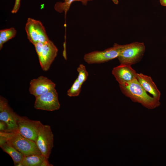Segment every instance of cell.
<instances>
[{
    "label": "cell",
    "instance_id": "obj_1",
    "mask_svg": "<svg viewBox=\"0 0 166 166\" xmlns=\"http://www.w3.org/2000/svg\"><path fill=\"white\" fill-rule=\"evenodd\" d=\"M119 85L122 93L134 102L140 103L148 109H155L160 105V100L148 94L137 79Z\"/></svg>",
    "mask_w": 166,
    "mask_h": 166
},
{
    "label": "cell",
    "instance_id": "obj_2",
    "mask_svg": "<svg viewBox=\"0 0 166 166\" xmlns=\"http://www.w3.org/2000/svg\"><path fill=\"white\" fill-rule=\"evenodd\" d=\"M0 137L24 156L42 154L35 142L25 137L18 131L0 132Z\"/></svg>",
    "mask_w": 166,
    "mask_h": 166
},
{
    "label": "cell",
    "instance_id": "obj_3",
    "mask_svg": "<svg viewBox=\"0 0 166 166\" xmlns=\"http://www.w3.org/2000/svg\"><path fill=\"white\" fill-rule=\"evenodd\" d=\"M34 45L42 69L47 71L57 56V47L50 40L45 43L38 42Z\"/></svg>",
    "mask_w": 166,
    "mask_h": 166
},
{
    "label": "cell",
    "instance_id": "obj_4",
    "mask_svg": "<svg viewBox=\"0 0 166 166\" xmlns=\"http://www.w3.org/2000/svg\"><path fill=\"white\" fill-rule=\"evenodd\" d=\"M145 49L143 42H136L124 45L123 49L117 58L121 64L131 65L140 60Z\"/></svg>",
    "mask_w": 166,
    "mask_h": 166
},
{
    "label": "cell",
    "instance_id": "obj_5",
    "mask_svg": "<svg viewBox=\"0 0 166 166\" xmlns=\"http://www.w3.org/2000/svg\"><path fill=\"white\" fill-rule=\"evenodd\" d=\"M124 45L115 43L113 47L103 51H94L85 54L84 60L89 64H100L117 58Z\"/></svg>",
    "mask_w": 166,
    "mask_h": 166
},
{
    "label": "cell",
    "instance_id": "obj_6",
    "mask_svg": "<svg viewBox=\"0 0 166 166\" xmlns=\"http://www.w3.org/2000/svg\"><path fill=\"white\" fill-rule=\"evenodd\" d=\"M28 39L34 45L38 42H45L50 40L42 22L28 18L25 27Z\"/></svg>",
    "mask_w": 166,
    "mask_h": 166
},
{
    "label": "cell",
    "instance_id": "obj_7",
    "mask_svg": "<svg viewBox=\"0 0 166 166\" xmlns=\"http://www.w3.org/2000/svg\"><path fill=\"white\" fill-rule=\"evenodd\" d=\"M53 140L50 126L42 124L39 128L35 143L42 154L48 159L53 146Z\"/></svg>",
    "mask_w": 166,
    "mask_h": 166
},
{
    "label": "cell",
    "instance_id": "obj_8",
    "mask_svg": "<svg viewBox=\"0 0 166 166\" xmlns=\"http://www.w3.org/2000/svg\"><path fill=\"white\" fill-rule=\"evenodd\" d=\"M16 119L19 132L25 137L35 142L42 123L40 121L31 120L17 114Z\"/></svg>",
    "mask_w": 166,
    "mask_h": 166
},
{
    "label": "cell",
    "instance_id": "obj_9",
    "mask_svg": "<svg viewBox=\"0 0 166 166\" xmlns=\"http://www.w3.org/2000/svg\"><path fill=\"white\" fill-rule=\"evenodd\" d=\"M35 97L34 107L36 109L53 111L60 108L58 94L55 88Z\"/></svg>",
    "mask_w": 166,
    "mask_h": 166
},
{
    "label": "cell",
    "instance_id": "obj_10",
    "mask_svg": "<svg viewBox=\"0 0 166 166\" xmlns=\"http://www.w3.org/2000/svg\"><path fill=\"white\" fill-rule=\"evenodd\" d=\"M16 114L9 105L7 100L0 96V121L6 123L8 126V132L18 131Z\"/></svg>",
    "mask_w": 166,
    "mask_h": 166
},
{
    "label": "cell",
    "instance_id": "obj_11",
    "mask_svg": "<svg viewBox=\"0 0 166 166\" xmlns=\"http://www.w3.org/2000/svg\"><path fill=\"white\" fill-rule=\"evenodd\" d=\"M56 84L46 77L40 76L30 82L29 92L35 97L45 93L54 89Z\"/></svg>",
    "mask_w": 166,
    "mask_h": 166
},
{
    "label": "cell",
    "instance_id": "obj_12",
    "mask_svg": "<svg viewBox=\"0 0 166 166\" xmlns=\"http://www.w3.org/2000/svg\"><path fill=\"white\" fill-rule=\"evenodd\" d=\"M112 73L119 84L134 80L136 79L137 74L131 65L121 64L113 69Z\"/></svg>",
    "mask_w": 166,
    "mask_h": 166
},
{
    "label": "cell",
    "instance_id": "obj_13",
    "mask_svg": "<svg viewBox=\"0 0 166 166\" xmlns=\"http://www.w3.org/2000/svg\"><path fill=\"white\" fill-rule=\"evenodd\" d=\"M136 79L146 91L151 94L153 97L160 100V93L150 76L142 73H137Z\"/></svg>",
    "mask_w": 166,
    "mask_h": 166
},
{
    "label": "cell",
    "instance_id": "obj_14",
    "mask_svg": "<svg viewBox=\"0 0 166 166\" xmlns=\"http://www.w3.org/2000/svg\"><path fill=\"white\" fill-rule=\"evenodd\" d=\"M48 159L42 154L24 156L22 164V166H53Z\"/></svg>",
    "mask_w": 166,
    "mask_h": 166
},
{
    "label": "cell",
    "instance_id": "obj_15",
    "mask_svg": "<svg viewBox=\"0 0 166 166\" xmlns=\"http://www.w3.org/2000/svg\"><path fill=\"white\" fill-rule=\"evenodd\" d=\"M2 150L12 158L15 166H22V162L24 155L9 143L5 142L0 144Z\"/></svg>",
    "mask_w": 166,
    "mask_h": 166
},
{
    "label": "cell",
    "instance_id": "obj_16",
    "mask_svg": "<svg viewBox=\"0 0 166 166\" xmlns=\"http://www.w3.org/2000/svg\"><path fill=\"white\" fill-rule=\"evenodd\" d=\"M93 0H65L63 2H58L54 6V9L57 12L61 13L64 12L66 15L67 12L69 9L72 3L75 1H79L81 2L82 4L86 5L88 1Z\"/></svg>",
    "mask_w": 166,
    "mask_h": 166
},
{
    "label": "cell",
    "instance_id": "obj_17",
    "mask_svg": "<svg viewBox=\"0 0 166 166\" xmlns=\"http://www.w3.org/2000/svg\"><path fill=\"white\" fill-rule=\"evenodd\" d=\"M17 34L16 30L14 27L2 30H0V49L4 44L14 38Z\"/></svg>",
    "mask_w": 166,
    "mask_h": 166
},
{
    "label": "cell",
    "instance_id": "obj_18",
    "mask_svg": "<svg viewBox=\"0 0 166 166\" xmlns=\"http://www.w3.org/2000/svg\"><path fill=\"white\" fill-rule=\"evenodd\" d=\"M82 85L76 79L74 82L71 87L67 91V95L70 97H74L78 96L80 94Z\"/></svg>",
    "mask_w": 166,
    "mask_h": 166
},
{
    "label": "cell",
    "instance_id": "obj_19",
    "mask_svg": "<svg viewBox=\"0 0 166 166\" xmlns=\"http://www.w3.org/2000/svg\"><path fill=\"white\" fill-rule=\"evenodd\" d=\"M77 71L78 73V76L77 79L79 83L82 85L88 77V72L85 66L82 64L79 65L77 68Z\"/></svg>",
    "mask_w": 166,
    "mask_h": 166
},
{
    "label": "cell",
    "instance_id": "obj_20",
    "mask_svg": "<svg viewBox=\"0 0 166 166\" xmlns=\"http://www.w3.org/2000/svg\"><path fill=\"white\" fill-rule=\"evenodd\" d=\"M20 5V0H15L14 7L11 10L12 14H15L18 10Z\"/></svg>",
    "mask_w": 166,
    "mask_h": 166
},
{
    "label": "cell",
    "instance_id": "obj_21",
    "mask_svg": "<svg viewBox=\"0 0 166 166\" xmlns=\"http://www.w3.org/2000/svg\"><path fill=\"white\" fill-rule=\"evenodd\" d=\"M8 126L4 121H0V132H8Z\"/></svg>",
    "mask_w": 166,
    "mask_h": 166
},
{
    "label": "cell",
    "instance_id": "obj_22",
    "mask_svg": "<svg viewBox=\"0 0 166 166\" xmlns=\"http://www.w3.org/2000/svg\"><path fill=\"white\" fill-rule=\"evenodd\" d=\"M161 4L164 6H166V0H160Z\"/></svg>",
    "mask_w": 166,
    "mask_h": 166
},
{
    "label": "cell",
    "instance_id": "obj_23",
    "mask_svg": "<svg viewBox=\"0 0 166 166\" xmlns=\"http://www.w3.org/2000/svg\"><path fill=\"white\" fill-rule=\"evenodd\" d=\"M113 2L115 4H117L118 3V0H112Z\"/></svg>",
    "mask_w": 166,
    "mask_h": 166
},
{
    "label": "cell",
    "instance_id": "obj_24",
    "mask_svg": "<svg viewBox=\"0 0 166 166\" xmlns=\"http://www.w3.org/2000/svg\"><path fill=\"white\" fill-rule=\"evenodd\" d=\"M64 0V1H65V0Z\"/></svg>",
    "mask_w": 166,
    "mask_h": 166
}]
</instances>
